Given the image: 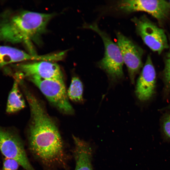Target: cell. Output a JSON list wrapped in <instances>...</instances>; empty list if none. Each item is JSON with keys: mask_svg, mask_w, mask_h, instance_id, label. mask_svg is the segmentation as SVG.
<instances>
[{"mask_svg": "<svg viewBox=\"0 0 170 170\" xmlns=\"http://www.w3.org/2000/svg\"><path fill=\"white\" fill-rule=\"evenodd\" d=\"M34 84L48 100L60 111L72 114L74 110L69 101L63 81L43 79L34 76L26 77Z\"/></svg>", "mask_w": 170, "mask_h": 170, "instance_id": "5b68a950", "label": "cell"}, {"mask_svg": "<svg viewBox=\"0 0 170 170\" xmlns=\"http://www.w3.org/2000/svg\"><path fill=\"white\" fill-rule=\"evenodd\" d=\"M156 72L150 56L148 55L137 80L135 93L141 101L150 99L155 93Z\"/></svg>", "mask_w": 170, "mask_h": 170, "instance_id": "30bf717a", "label": "cell"}, {"mask_svg": "<svg viewBox=\"0 0 170 170\" xmlns=\"http://www.w3.org/2000/svg\"><path fill=\"white\" fill-rule=\"evenodd\" d=\"M14 78L12 88L8 94L6 107V112L8 114L17 112L24 108L25 103L19 87L21 77L14 74L12 76Z\"/></svg>", "mask_w": 170, "mask_h": 170, "instance_id": "4fadbf2b", "label": "cell"}, {"mask_svg": "<svg viewBox=\"0 0 170 170\" xmlns=\"http://www.w3.org/2000/svg\"><path fill=\"white\" fill-rule=\"evenodd\" d=\"M74 144L73 154L76 162L75 170H93L92 165V150L87 142L73 136Z\"/></svg>", "mask_w": 170, "mask_h": 170, "instance_id": "7c38bea8", "label": "cell"}, {"mask_svg": "<svg viewBox=\"0 0 170 170\" xmlns=\"http://www.w3.org/2000/svg\"><path fill=\"white\" fill-rule=\"evenodd\" d=\"M0 19V41L26 45L32 54H36L33 42L38 43L47 26L54 15L53 14L29 11L8 13Z\"/></svg>", "mask_w": 170, "mask_h": 170, "instance_id": "7a4b0ae2", "label": "cell"}, {"mask_svg": "<svg viewBox=\"0 0 170 170\" xmlns=\"http://www.w3.org/2000/svg\"><path fill=\"white\" fill-rule=\"evenodd\" d=\"M169 3H170V1H169Z\"/></svg>", "mask_w": 170, "mask_h": 170, "instance_id": "ac0fdd59", "label": "cell"}, {"mask_svg": "<svg viewBox=\"0 0 170 170\" xmlns=\"http://www.w3.org/2000/svg\"><path fill=\"white\" fill-rule=\"evenodd\" d=\"M136 30L144 43L152 51L161 54L169 48L167 36L164 31L158 27L147 16L143 15L131 19Z\"/></svg>", "mask_w": 170, "mask_h": 170, "instance_id": "52a82bcc", "label": "cell"}, {"mask_svg": "<svg viewBox=\"0 0 170 170\" xmlns=\"http://www.w3.org/2000/svg\"><path fill=\"white\" fill-rule=\"evenodd\" d=\"M85 28L93 30L102 38L104 44L105 54L103 58L98 63L99 67L104 71L110 79L116 81L124 76L123 66L124 61L117 44L114 42L109 36L99 28L96 23L85 24Z\"/></svg>", "mask_w": 170, "mask_h": 170, "instance_id": "3957f363", "label": "cell"}, {"mask_svg": "<svg viewBox=\"0 0 170 170\" xmlns=\"http://www.w3.org/2000/svg\"><path fill=\"white\" fill-rule=\"evenodd\" d=\"M5 70L6 74L10 75L17 73L24 78L34 76L43 79L63 81V75L59 66L53 61H36L29 63H20L11 66Z\"/></svg>", "mask_w": 170, "mask_h": 170, "instance_id": "8992f818", "label": "cell"}, {"mask_svg": "<svg viewBox=\"0 0 170 170\" xmlns=\"http://www.w3.org/2000/svg\"><path fill=\"white\" fill-rule=\"evenodd\" d=\"M23 91L30 110L27 139L31 152L47 167L69 170L68 156L56 123L33 94L26 88Z\"/></svg>", "mask_w": 170, "mask_h": 170, "instance_id": "6da1fadb", "label": "cell"}, {"mask_svg": "<svg viewBox=\"0 0 170 170\" xmlns=\"http://www.w3.org/2000/svg\"><path fill=\"white\" fill-rule=\"evenodd\" d=\"M161 127L163 139L166 141L170 142V114L163 120Z\"/></svg>", "mask_w": 170, "mask_h": 170, "instance_id": "2e32d148", "label": "cell"}, {"mask_svg": "<svg viewBox=\"0 0 170 170\" xmlns=\"http://www.w3.org/2000/svg\"><path fill=\"white\" fill-rule=\"evenodd\" d=\"M83 86L80 80L77 77H73L67 91L68 97L72 101L80 102L83 100Z\"/></svg>", "mask_w": 170, "mask_h": 170, "instance_id": "5bb4252c", "label": "cell"}, {"mask_svg": "<svg viewBox=\"0 0 170 170\" xmlns=\"http://www.w3.org/2000/svg\"><path fill=\"white\" fill-rule=\"evenodd\" d=\"M54 58L53 54L44 55L33 54L18 49L8 46H0V67L9 64L24 61L47 60L52 61Z\"/></svg>", "mask_w": 170, "mask_h": 170, "instance_id": "8fae6325", "label": "cell"}, {"mask_svg": "<svg viewBox=\"0 0 170 170\" xmlns=\"http://www.w3.org/2000/svg\"><path fill=\"white\" fill-rule=\"evenodd\" d=\"M116 8L125 13L143 11L150 14L162 22L167 18L170 12L169 2L162 0H126L117 2Z\"/></svg>", "mask_w": 170, "mask_h": 170, "instance_id": "ba28073f", "label": "cell"}, {"mask_svg": "<svg viewBox=\"0 0 170 170\" xmlns=\"http://www.w3.org/2000/svg\"><path fill=\"white\" fill-rule=\"evenodd\" d=\"M3 165L0 170H18L19 163L15 160L3 156Z\"/></svg>", "mask_w": 170, "mask_h": 170, "instance_id": "e0dca14e", "label": "cell"}, {"mask_svg": "<svg viewBox=\"0 0 170 170\" xmlns=\"http://www.w3.org/2000/svg\"><path fill=\"white\" fill-rule=\"evenodd\" d=\"M117 43L124 63L128 68L130 81L134 82L136 75L143 66V49L130 39L120 32L116 33Z\"/></svg>", "mask_w": 170, "mask_h": 170, "instance_id": "9c48e42d", "label": "cell"}, {"mask_svg": "<svg viewBox=\"0 0 170 170\" xmlns=\"http://www.w3.org/2000/svg\"><path fill=\"white\" fill-rule=\"evenodd\" d=\"M0 151L3 157L15 160L26 170H35L28 160L23 141L14 127L0 125Z\"/></svg>", "mask_w": 170, "mask_h": 170, "instance_id": "277c9868", "label": "cell"}, {"mask_svg": "<svg viewBox=\"0 0 170 170\" xmlns=\"http://www.w3.org/2000/svg\"><path fill=\"white\" fill-rule=\"evenodd\" d=\"M164 60V67L163 77L165 86L167 90H170V46Z\"/></svg>", "mask_w": 170, "mask_h": 170, "instance_id": "9a60e30c", "label": "cell"}]
</instances>
